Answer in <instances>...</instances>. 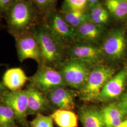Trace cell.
<instances>
[{
	"mask_svg": "<svg viewBox=\"0 0 127 127\" xmlns=\"http://www.w3.org/2000/svg\"><path fill=\"white\" fill-rule=\"evenodd\" d=\"M14 2V0H0V14L3 18Z\"/></svg>",
	"mask_w": 127,
	"mask_h": 127,
	"instance_id": "cell-26",
	"label": "cell"
},
{
	"mask_svg": "<svg viewBox=\"0 0 127 127\" xmlns=\"http://www.w3.org/2000/svg\"><path fill=\"white\" fill-rule=\"evenodd\" d=\"M59 11L64 20L74 29L82 24L90 20L88 11H81L60 9Z\"/></svg>",
	"mask_w": 127,
	"mask_h": 127,
	"instance_id": "cell-21",
	"label": "cell"
},
{
	"mask_svg": "<svg viewBox=\"0 0 127 127\" xmlns=\"http://www.w3.org/2000/svg\"><path fill=\"white\" fill-rule=\"evenodd\" d=\"M31 127H54L53 120L51 116L39 113L30 122Z\"/></svg>",
	"mask_w": 127,
	"mask_h": 127,
	"instance_id": "cell-25",
	"label": "cell"
},
{
	"mask_svg": "<svg viewBox=\"0 0 127 127\" xmlns=\"http://www.w3.org/2000/svg\"><path fill=\"white\" fill-rule=\"evenodd\" d=\"M17 127V126H15V125H12V126H9V127Z\"/></svg>",
	"mask_w": 127,
	"mask_h": 127,
	"instance_id": "cell-33",
	"label": "cell"
},
{
	"mask_svg": "<svg viewBox=\"0 0 127 127\" xmlns=\"http://www.w3.org/2000/svg\"><path fill=\"white\" fill-rule=\"evenodd\" d=\"M65 87H59L50 91L47 94L48 99L59 109L72 110L75 107V94Z\"/></svg>",
	"mask_w": 127,
	"mask_h": 127,
	"instance_id": "cell-13",
	"label": "cell"
},
{
	"mask_svg": "<svg viewBox=\"0 0 127 127\" xmlns=\"http://www.w3.org/2000/svg\"><path fill=\"white\" fill-rule=\"evenodd\" d=\"M112 19L117 22L127 21V0H101Z\"/></svg>",
	"mask_w": 127,
	"mask_h": 127,
	"instance_id": "cell-17",
	"label": "cell"
},
{
	"mask_svg": "<svg viewBox=\"0 0 127 127\" xmlns=\"http://www.w3.org/2000/svg\"><path fill=\"white\" fill-rule=\"evenodd\" d=\"M27 96V115L40 113L46 109L47 99L44 94L30 86L26 90Z\"/></svg>",
	"mask_w": 127,
	"mask_h": 127,
	"instance_id": "cell-14",
	"label": "cell"
},
{
	"mask_svg": "<svg viewBox=\"0 0 127 127\" xmlns=\"http://www.w3.org/2000/svg\"><path fill=\"white\" fill-rule=\"evenodd\" d=\"M6 27L14 38L31 31L40 16L31 0L15 1L3 16Z\"/></svg>",
	"mask_w": 127,
	"mask_h": 127,
	"instance_id": "cell-1",
	"label": "cell"
},
{
	"mask_svg": "<svg viewBox=\"0 0 127 127\" xmlns=\"http://www.w3.org/2000/svg\"><path fill=\"white\" fill-rule=\"evenodd\" d=\"M79 117L83 127H105L101 110L95 107L82 108Z\"/></svg>",
	"mask_w": 127,
	"mask_h": 127,
	"instance_id": "cell-18",
	"label": "cell"
},
{
	"mask_svg": "<svg viewBox=\"0 0 127 127\" xmlns=\"http://www.w3.org/2000/svg\"><path fill=\"white\" fill-rule=\"evenodd\" d=\"M101 112L105 127L117 126L127 116L118 103L109 104L101 110Z\"/></svg>",
	"mask_w": 127,
	"mask_h": 127,
	"instance_id": "cell-16",
	"label": "cell"
},
{
	"mask_svg": "<svg viewBox=\"0 0 127 127\" xmlns=\"http://www.w3.org/2000/svg\"><path fill=\"white\" fill-rule=\"evenodd\" d=\"M51 117L59 127H78V116L71 110L58 109Z\"/></svg>",
	"mask_w": 127,
	"mask_h": 127,
	"instance_id": "cell-19",
	"label": "cell"
},
{
	"mask_svg": "<svg viewBox=\"0 0 127 127\" xmlns=\"http://www.w3.org/2000/svg\"><path fill=\"white\" fill-rule=\"evenodd\" d=\"M29 80L22 69L18 67L7 70L3 76V84L11 91L21 90Z\"/></svg>",
	"mask_w": 127,
	"mask_h": 127,
	"instance_id": "cell-15",
	"label": "cell"
},
{
	"mask_svg": "<svg viewBox=\"0 0 127 127\" xmlns=\"http://www.w3.org/2000/svg\"><path fill=\"white\" fill-rule=\"evenodd\" d=\"M73 11H87V0H64L61 9Z\"/></svg>",
	"mask_w": 127,
	"mask_h": 127,
	"instance_id": "cell-24",
	"label": "cell"
},
{
	"mask_svg": "<svg viewBox=\"0 0 127 127\" xmlns=\"http://www.w3.org/2000/svg\"><path fill=\"white\" fill-rule=\"evenodd\" d=\"M69 58L77 59L90 66L100 64L104 59L100 46L90 43L74 42L67 47Z\"/></svg>",
	"mask_w": 127,
	"mask_h": 127,
	"instance_id": "cell-8",
	"label": "cell"
},
{
	"mask_svg": "<svg viewBox=\"0 0 127 127\" xmlns=\"http://www.w3.org/2000/svg\"><path fill=\"white\" fill-rule=\"evenodd\" d=\"M40 45L41 62L50 65L60 63L66 53L67 47L40 21L31 29Z\"/></svg>",
	"mask_w": 127,
	"mask_h": 127,
	"instance_id": "cell-2",
	"label": "cell"
},
{
	"mask_svg": "<svg viewBox=\"0 0 127 127\" xmlns=\"http://www.w3.org/2000/svg\"><path fill=\"white\" fill-rule=\"evenodd\" d=\"M126 29H127V26H126Z\"/></svg>",
	"mask_w": 127,
	"mask_h": 127,
	"instance_id": "cell-34",
	"label": "cell"
},
{
	"mask_svg": "<svg viewBox=\"0 0 127 127\" xmlns=\"http://www.w3.org/2000/svg\"><path fill=\"white\" fill-rule=\"evenodd\" d=\"M40 21L66 47L75 42V29L64 20L58 9L40 16Z\"/></svg>",
	"mask_w": 127,
	"mask_h": 127,
	"instance_id": "cell-5",
	"label": "cell"
},
{
	"mask_svg": "<svg viewBox=\"0 0 127 127\" xmlns=\"http://www.w3.org/2000/svg\"><path fill=\"white\" fill-rule=\"evenodd\" d=\"M115 127H127V119L123 120L122 123Z\"/></svg>",
	"mask_w": 127,
	"mask_h": 127,
	"instance_id": "cell-30",
	"label": "cell"
},
{
	"mask_svg": "<svg viewBox=\"0 0 127 127\" xmlns=\"http://www.w3.org/2000/svg\"><path fill=\"white\" fill-rule=\"evenodd\" d=\"M14 1H22V0H14Z\"/></svg>",
	"mask_w": 127,
	"mask_h": 127,
	"instance_id": "cell-32",
	"label": "cell"
},
{
	"mask_svg": "<svg viewBox=\"0 0 127 127\" xmlns=\"http://www.w3.org/2000/svg\"><path fill=\"white\" fill-rule=\"evenodd\" d=\"M88 11L90 20L98 26L107 28L112 20L109 12L101 2Z\"/></svg>",
	"mask_w": 127,
	"mask_h": 127,
	"instance_id": "cell-20",
	"label": "cell"
},
{
	"mask_svg": "<svg viewBox=\"0 0 127 127\" xmlns=\"http://www.w3.org/2000/svg\"><path fill=\"white\" fill-rule=\"evenodd\" d=\"M99 46L104 59L111 61H117L123 59L127 51L125 30L121 27L107 29Z\"/></svg>",
	"mask_w": 127,
	"mask_h": 127,
	"instance_id": "cell-3",
	"label": "cell"
},
{
	"mask_svg": "<svg viewBox=\"0 0 127 127\" xmlns=\"http://www.w3.org/2000/svg\"><path fill=\"white\" fill-rule=\"evenodd\" d=\"M19 60L22 62L32 59L40 63L41 62L40 45L32 31L15 38Z\"/></svg>",
	"mask_w": 127,
	"mask_h": 127,
	"instance_id": "cell-9",
	"label": "cell"
},
{
	"mask_svg": "<svg viewBox=\"0 0 127 127\" xmlns=\"http://www.w3.org/2000/svg\"></svg>",
	"mask_w": 127,
	"mask_h": 127,
	"instance_id": "cell-35",
	"label": "cell"
},
{
	"mask_svg": "<svg viewBox=\"0 0 127 127\" xmlns=\"http://www.w3.org/2000/svg\"><path fill=\"white\" fill-rule=\"evenodd\" d=\"M4 85L0 82V92L4 89Z\"/></svg>",
	"mask_w": 127,
	"mask_h": 127,
	"instance_id": "cell-31",
	"label": "cell"
},
{
	"mask_svg": "<svg viewBox=\"0 0 127 127\" xmlns=\"http://www.w3.org/2000/svg\"><path fill=\"white\" fill-rule=\"evenodd\" d=\"M114 73V70L109 66L99 64L94 66L85 84L80 90L81 98L87 101L97 100L100 91Z\"/></svg>",
	"mask_w": 127,
	"mask_h": 127,
	"instance_id": "cell-4",
	"label": "cell"
},
{
	"mask_svg": "<svg viewBox=\"0 0 127 127\" xmlns=\"http://www.w3.org/2000/svg\"><path fill=\"white\" fill-rule=\"evenodd\" d=\"M118 104L127 116V91L120 96Z\"/></svg>",
	"mask_w": 127,
	"mask_h": 127,
	"instance_id": "cell-27",
	"label": "cell"
},
{
	"mask_svg": "<svg viewBox=\"0 0 127 127\" xmlns=\"http://www.w3.org/2000/svg\"><path fill=\"white\" fill-rule=\"evenodd\" d=\"M15 119L12 109L4 104H0V127L14 125Z\"/></svg>",
	"mask_w": 127,
	"mask_h": 127,
	"instance_id": "cell-22",
	"label": "cell"
},
{
	"mask_svg": "<svg viewBox=\"0 0 127 127\" xmlns=\"http://www.w3.org/2000/svg\"><path fill=\"white\" fill-rule=\"evenodd\" d=\"M31 86L48 94L50 91L59 87L66 86L61 74L50 65L42 64L29 79Z\"/></svg>",
	"mask_w": 127,
	"mask_h": 127,
	"instance_id": "cell-7",
	"label": "cell"
},
{
	"mask_svg": "<svg viewBox=\"0 0 127 127\" xmlns=\"http://www.w3.org/2000/svg\"><path fill=\"white\" fill-rule=\"evenodd\" d=\"M3 104L13 111L15 118L22 124H26L27 114V96L26 91H11L5 94Z\"/></svg>",
	"mask_w": 127,
	"mask_h": 127,
	"instance_id": "cell-12",
	"label": "cell"
},
{
	"mask_svg": "<svg viewBox=\"0 0 127 127\" xmlns=\"http://www.w3.org/2000/svg\"><path fill=\"white\" fill-rule=\"evenodd\" d=\"M101 1V0H87V10L88 11L96 5L100 3Z\"/></svg>",
	"mask_w": 127,
	"mask_h": 127,
	"instance_id": "cell-28",
	"label": "cell"
},
{
	"mask_svg": "<svg viewBox=\"0 0 127 127\" xmlns=\"http://www.w3.org/2000/svg\"><path fill=\"white\" fill-rule=\"evenodd\" d=\"M127 82V66H124L114 75L100 91L97 100L108 102L120 97L123 94Z\"/></svg>",
	"mask_w": 127,
	"mask_h": 127,
	"instance_id": "cell-10",
	"label": "cell"
},
{
	"mask_svg": "<svg viewBox=\"0 0 127 127\" xmlns=\"http://www.w3.org/2000/svg\"><path fill=\"white\" fill-rule=\"evenodd\" d=\"M59 72L66 86L80 90L86 82L90 66L81 61L69 58L60 65Z\"/></svg>",
	"mask_w": 127,
	"mask_h": 127,
	"instance_id": "cell-6",
	"label": "cell"
},
{
	"mask_svg": "<svg viewBox=\"0 0 127 127\" xmlns=\"http://www.w3.org/2000/svg\"><path fill=\"white\" fill-rule=\"evenodd\" d=\"M38 10L40 16L57 9L59 0H31Z\"/></svg>",
	"mask_w": 127,
	"mask_h": 127,
	"instance_id": "cell-23",
	"label": "cell"
},
{
	"mask_svg": "<svg viewBox=\"0 0 127 127\" xmlns=\"http://www.w3.org/2000/svg\"><path fill=\"white\" fill-rule=\"evenodd\" d=\"M107 29L106 27L87 21L75 29V42L99 45Z\"/></svg>",
	"mask_w": 127,
	"mask_h": 127,
	"instance_id": "cell-11",
	"label": "cell"
},
{
	"mask_svg": "<svg viewBox=\"0 0 127 127\" xmlns=\"http://www.w3.org/2000/svg\"><path fill=\"white\" fill-rule=\"evenodd\" d=\"M3 17L0 14V31L6 27V26L3 23Z\"/></svg>",
	"mask_w": 127,
	"mask_h": 127,
	"instance_id": "cell-29",
	"label": "cell"
}]
</instances>
